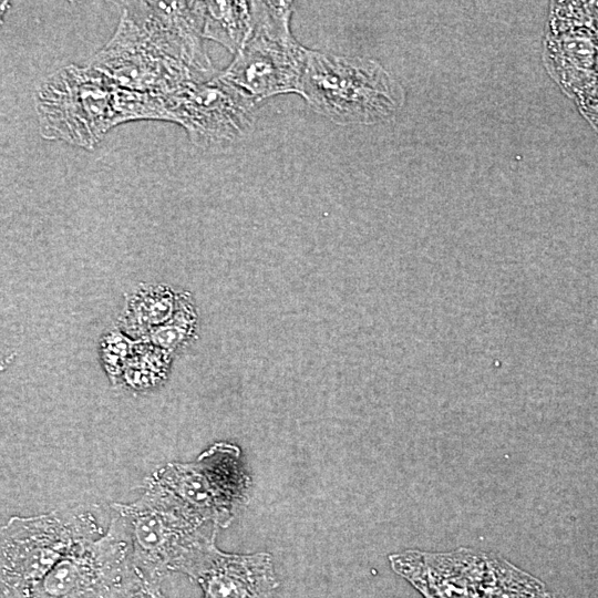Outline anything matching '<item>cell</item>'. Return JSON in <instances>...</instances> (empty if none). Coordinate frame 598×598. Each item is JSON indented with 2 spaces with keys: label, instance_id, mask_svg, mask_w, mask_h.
<instances>
[{
  "label": "cell",
  "instance_id": "cell-16",
  "mask_svg": "<svg viewBox=\"0 0 598 598\" xmlns=\"http://www.w3.org/2000/svg\"><path fill=\"white\" fill-rule=\"evenodd\" d=\"M136 340L124 332L115 330L104 337L101 342V358L110 378L114 381L122 372L132 355Z\"/></svg>",
  "mask_w": 598,
  "mask_h": 598
},
{
  "label": "cell",
  "instance_id": "cell-18",
  "mask_svg": "<svg viewBox=\"0 0 598 598\" xmlns=\"http://www.w3.org/2000/svg\"><path fill=\"white\" fill-rule=\"evenodd\" d=\"M1 598H8V597H1Z\"/></svg>",
  "mask_w": 598,
  "mask_h": 598
},
{
  "label": "cell",
  "instance_id": "cell-8",
  "mask_svg": "<svg viewBox=\"0 0 598 598\" xmlns=\"http://www.w3.org/2000/svg\"><path fill=\"white\" fill-rule=\"evenodd\" d=\"M93 70L130 91L172 94L198 80L194 71L167 55L126 16L92 62Z\"/></svg>",
  "mask_w": 598,
  "mask_h": 598
},
{
  "label": "cell",
  "instance_id": "cell-11",
  "mask_svg": "<svg viewBox=\"0 0 598 598\" xmlns=\"http://www.w3.org/2000/svg\"><path fill=\"white\" fill-rule=\"evenodd\" d=\"M252 28L251 2L206 1L204 38L212 39L236 54Z\"/></svg>",
  "mask_w": 598,
  "mask_h": 598
},
{
  "label": "cell",
  "instance_id": "cell-3",
  "mask_svg": "<svg viewBox=\"0 0 598 598\" xmlns=\"http://www.w3.org/2000/svg\"><path fill=\"white\" fill-rule=\"evenodd\" d=\"M316 112L340 124H373L402 104L399 84L375 61L308 50L300 92Z\"/></svg>",
  "mask_w": 598,
  "mask_h": 598
},
{
  "label": "cell",
  "instance_id": "cell-4",
  "mask_svg": "<svg viewBox=\"0 0 598 598\" xmlns=\"http://www.w3.org/2000/svg\"><path fill=\"white\" fill-rule=\"evenodd\" d=\"M252 28L221 78L258 101L300 92L308 50L290 32V2L254 1Z\"/></svg>",
  "mask_w": 598,
  "mask_h": 598
},
{
  "label": "cell",
  "instance_id": "cell-10",
  "mask_svg": "<svg viewBox=\"0 0 598 598\" xmlns=\"http://www.w3.org/2000/svg\"><path fill=\"white\" fill-rule=\"evenodd\" d=\"M206 2H128L124 16L138 25L167 55L196 74H207L210 61L204 50Z\"/></svg>",
  "mask_w": 598,
  "mask_h": 598
},
{
  "label": "cell",
  "instance_id": "cell-7",
  "mask_svg": "<svg viewBox=\"0 0 598 598\" xmlns=\"http://www.w3.org/2000/svg\"><path fill=\"white\" fill-rule=\"evenodd\" d=\"M256 102L220 74L163 95L165 120L183 125L200 146L224 145L243 137L252 124Z\"/></svg>",
  "mask_w": 598,
  "mask_h": 598
},
{
  "label": "cell",
  "instance_id": "cell-15",
  "mask_svg": "<svg viewBox=\"0 0 598 598\" xmlns=\"http://www.w3.org/2000/svg\"><path fill=\"white\" fill-rule=\"evenodd\" d=\"M196 313L187 293H178L173 316L153 328L141 341L153 343L169 353L182 347L194 332Z\"/></svg>",
  "mask_w": 598,
  "mask_h": 598
},
{
  "label": "cell",
  "instance_id": "cell-5",
  "mask_svg": "<svg viewBox=\"0 0 598 598\" xmlns=\"http://www.w3.org/2000/svg\"><path fill=\"white\" fill-rule=\"evenodd\" d=\"M168 492L205 522L228 527L248 502L251 478L237 445L217 442L195 461L171 462L146 478Z\"/></svg>",
  "mask_w": 598,
  "mask_h": 598
},
{
  "label": "cell",
  "instance_id": "cell-6",
  "mask_svg": "<svg viewBox=\"0 0 598 598\" xmlns=\"http://www.w3.org/2000/svg\"><path fill=\"white\" fill-rule=\"evenodd\" d=\"M143 581L126 532L111 513L106 533L66 554L28 598H124Z\"/></svg>",
  "mask_w": 598,
  "mask_h": 598
},
{
  "label": "cell",
  "instance_id": "cell-19",
  "mask_svg": "<svg viewBox=\"0 0 598 598\" xmlns=\"http://www.w3.org/2000/svg\"><path fill=\"white\" fill-rule=\"evenodd\" d=\"M163 598H166L165 596Z\"/></svg>",
  "mask_w": 598,
  "mask_h": 598
},
{
  "label": "cell",
  "instance_id": "cell-1",
  "mask_svg": "<svg viewBox=\"0 0 598 598\" xmlns=\"http://www.w3.org/2000/svg\"><path fill=\"white\" fill-rule=\"evenodd\" d=\"M107 527L93 504L11 517L0 533L1 597L28 598L60 559L80 544L102 537Z\"/></svg>",
  "mask_w": 598,
  "mask_h": 598
},
{
  "label": "cell",
  "instance_id": "cell-13",
  "mask_svg": "<svg viewBox=\"0 0 598 598\" xmlns=\"http://www.w3.org/2000/svg\"><path fill=\"white\" fill-rule=\"evenodd\" d=\"M480 598H554L545 585L507 560L489 554L487 576Z\"/></svg>",
  "mask_w": 598,
  "mask_h": 598
},
{
  "label": "cell",
  "instance_id": "cell-9",
  "mask_svg": "<svg viewBox=\"0 0 598 598\" xmlns=\"http://www.w3.org/2000/svg\"><path fill=\"white\" fill-rule=\"evenodd\" d=\"M215 538L193 549L178 570L199 586L202 598H276L279 580L270 554L225 553Z\"/></svg>",
  "mask_w": 598,
  "mask_h": 598
},
{
  "label": "cell",
  "instance_id": "cell-17",
  "mask_svg": "<svg viewBox=\"0 0 598 598\" xmlns=\"http://www.w3.org/2000/svg\"><path fill=\"white\" fill-rule=\"evenodd\" d=\"M164 594L161 586L148 584L146 581L141 582L134 589H132L124 598H163Z\"/></svg>",
  "mask_w": 598,
  "mask_h": 598
},
{
  "label": "cell",
  "instance_id": "cell-14",
  "mask_svg": "<svg viewBox=\"0 0 598 598\" xmlns=\"http://www.w3.org/2000/svg\"><path fill=\"white\" fill-rule=\"evenodd\" d=\"M171 353L153 343L136 340L122 380L131 389L143 391L159 384L168 371Z\"/></svg>",
  "mask_w": 598,
  "mask_h": 598
},
{
  "label": "cell",
  "instance_id": "cell-2",
  "mask_svg": "<svg viewBox=\"0 0 598 598\" xmlns=\"http://www.w3.org/2000/svg\"><path fill=\"white\" fill-rule=\"evenodd\" d=\"M111 508L128 537L135 570L144 581L158 586L169 573H178L193 549L216 537L218 529L146 480L140 498Z\"/></svg>",
  "mask_w": 598,
  "mask_h": 598
},
{
  "label": "cell",
  "instance_id": "cell-12",
  "mask_svg": "<svg viewBox=\"0 0 598 598\" xmlns=\"http://www.w3.org/2000/svg\"><path fill=\"white\" fill-rule=\"evenodd\" d=\"M177 295L166 287H154L134 295L122 316L121 327L133 340L143 339L174 313Z\"/></svg>",
  "mask_w": 598,
  "mask_h": 598
}]
</instances>
